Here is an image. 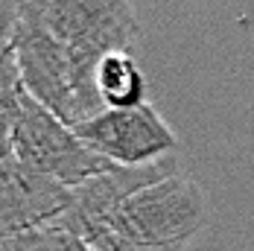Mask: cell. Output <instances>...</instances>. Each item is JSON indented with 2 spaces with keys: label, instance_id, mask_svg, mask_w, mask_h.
<instances>
[{
  "label": "cell",
  "instance_id": "3",
  "mask_svg": "<svg viewBox=\"0 0 254 251\" xmlns=\"http://www.w3.org/2000/svg\"><path fill=\"white\" fill-rule=\"evenodd\" d=\"M210 222V201L199 181L176 176L137 190L117 210L111 234L140 246H187Z\"/></svg>",
  "mask_w": 254,
  "mask_h": 251
},
{
  "label": "cell",
  "instance_id": "5",
  "mask_svg": "<svg viewBox=\"0 0 254 251\" xmlns=\"http://www.w3.org/2000/svg\"><path fill=\"white\" fill-rule=\"evenodd\" d=\"M76 137L114 167H149L178 149V134L152 102L134 108H102L73 126Z\"/></svg>",
  "mask_w": 254,
  "mask_h": 251
},
{
  "label": "cell",
  "instance_id": "11",
  "mask_svg": "<svg viewBox=\"0 0 254 251\" xmlns=\"http://www.w3.org/2000/svg\"><path fill=\"white\" fill-rule=\"evenodd\" d=\"M21 12H24V0H0V67L12 59Z\"/></svg>",
  "mask_w": 254,
  "mask_h": 251
},
{
  "label": "cell",
  "instance_id": "9",
  "mask_svg": "<svg viewBox=\"0 0 254 251\" xmlns=\"http://www.w3.org/2000/svg\"><path fill=\"white\" fill-rule=\"evenodd\" d=\"M24 102L26 88L15 64V53H12V59L0 67V161L12 158L15 152V131L24 114Z\"/></svg>",
  "mask_w": 254,
  "mask_h": 251
},
{
  "label": "cell",
  "instance_id": "2",
  "mask_svg": "<svg viewBox=\"0 0 254 251\" xmlns=\"http://www.w3.org/2000/svg\"><path fill=\"white\" fill-rule=\"evenodd\" d=\"M53 38L70 53L85 79L97 85V64L108 53L128 50L140 21L131 0H32Z\"/></svg>",
  "mask_w": 254,
  "mask_h": 251
},
{
  "label": "cell",
  "instance_id": "7",
  "mask_svg": "<svg viewBox=\"0 0 254 251\" xmlns=\"http://www.w3.org/2000/svg\"><path fill=\"white\" fill-rule=\"evenodd\" d=\"M73 201V190L24 167L15 155L0 161V251L18 237L56 222Z\"/></svg>",
  "mask_w": 254,
  "mask_h": 251
},
{
  "label": "cell",
  "instance_id": "8",
  "mask_svg": "<svg viewBox=\"0 0 254 251\" xmlns=\"http://www.w3.org/2000/svg\"><path fill=\"white\" fill-rule=\"evenodd\" d=\"M97 94L105 108H134L143 105L149 94V82L143 67L128 50L108 53L97 64Z\"/></svg>",
  "mask_w": 254,
  "mask_h": 251
},
{
  "label": "cell",
  "instance_id": "6",
  "mask_svg": "<svg viewBox=\"0 0 254 251\" xmlns=\"http://www.w3.org/2000/svg\"><path fill=\"white\" fill-rule=\"evenodd\" d=\"M178 173V158H164L149 167H111L100 176L88 178L73 190L70 207L53 222L59 228L73 231L85 243H97L100 237L111 234L117 210L126 204L137 190L149 187L161 178H170Z\"/></svg>",
  "mask_w": 254,
  "mask_h": 251
},
{
  "label": "cell",
  "instance_id": "1",
  "mask_svg": "<svg viewBox=\"0 0 254 251\" xmlns=\"http://www.w3.org/2000/svg\"><path fill=\"white\" fill-rule=\"evenodd\" d=\"M12 53L26 94L67 126L85 123L105 108L97 94V85L82 76L70 53L53 38L32 0H24Z\"/></svg>",
  "mask_w": 254,
  "mask_h": 251
},
{
  "label": "cell",
  "instance_id": "12",
  "mask_svg": "<svg viewBox=\"0 0 254 251\" xmlns=\"http://www.w3.org/2000/svg\"><path fill=\"white\" fill-rule=\"evenodd\" d=\"M91 249L94 251H184L187 246H140V243H131L120 234H105Z\"/></svg>",
  "mask_w": 254,
  "mask_h": 251
},
{
  "label": "cell",
  "instance_id": "10",
  "mask_svg": "<svg viewBox=\"0 0 254 251\" xmlns=\"http://www.w3.org/2000/svg\"><path fill=\"white\" fill-rule=\"evenodd\" d=\"M6 251H94V249H91V243H85L73 231L50 222V225L35 228L24 237H18Z\"/></svg>",
  "mask_w": 254,
  "mask_h": 251
},
{
  "label": "cell",
  "instance_id": "4",
  "mask_svg": "<svg viewBox=\"0 0 254 251\" xmlns=\"http://www.w3.org/2000/svg\"><path fill=\"white\" fill-rule=\"evenodd\" d=\"M12 155L24 167L47 178H56L59 184H64L70 190H76L88 178L114 167L79 140L73 126L59 120L53 111H47L29 94H26L18 131H15V152Z\"/></svg>",
  "mask_w": 254,
  "mask_h": 251
}]
</instances>
